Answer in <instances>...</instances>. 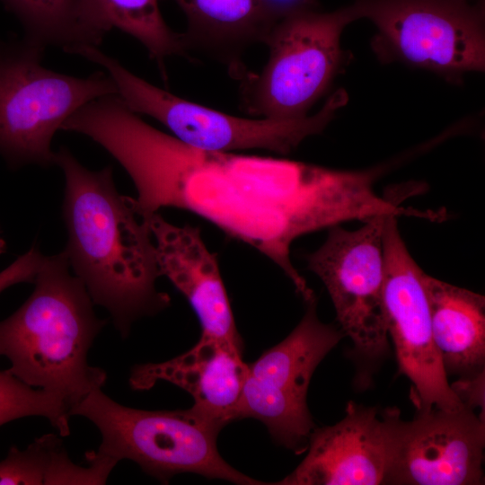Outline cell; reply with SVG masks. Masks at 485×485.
<instances>
[{
    "mask_svg": "<svg viewBox=\"0 0 485 485\" xmlns=\"http://www.w3.org/2000/svg\"><path fill=\"white\" fill-rule=\"evenodd\" d=\"M358 19L354 5L331 12L306 10L279 20L264 44L268 61L258 75H247L242 101L247 112L271 119L308 115L343 68L347 55L340 37Z\"/></svg>",
    "mask_w": 485,
    "mask_h": 485,
    "instance_id": "52a82bcc",
    "label": "cell"
},
{
    "mask_svg": "<svg viewBox=\"0 0 485 485\" xmlns=\"http://www.w3.org/2000/svg\"><path fill=\"white\" fill-rule=\"evenodd\" d=\"M101 15L116 28L139 41L165 75L164 61L172 56H186L188 48L181 33L165 22L159 0H95Z\"/></svg>",
    "mask_w": 485,
    "mask_h": 485,
    "instance_id": "ffe728a7",
    "label": "cell"
},
{
    "mask_svg": "<svg viewBox=\"0 0 485 485\" xmlns=\"http://www.w3.org/2000/svg\"><path fill=\"white\" fill-rule=\"evenodd\" d=\"M152 234L161 276L187 298L201 325V336L242 347L218 262L200 230L175 225L158 212L142 218Z\"/></svg>",
    "mask_w": 485,
    "mask_h": 485,
    "instance_id": "5bb4252c",
    "label": "cell"
},
{
    "mask_svg": "<svg viewBox=\"0 0 485 485\" xmlns=\"http://www.w3.org/2000/svg\"><path fill=\"white\" fill-rule=\"evenodd\" d=\"M387 216L368 218L352 231L331 226L321 247L306 257L307 268L329 292L341 331L367 359L388 349L383 251Z\"/></svg>",
    "mask_w": 485,
    "mask_h": 485,
    "instance_id": "30bf717a",
    "label": "cell"
},
{
    "mask_svg": "<svg viewBox=\"0 0 485 485\" xmlns=\"http://www.w3.org/2000/svg\"><path fill=\"white\" fill-rule=\"evenodd\" d=\"M422 284L433 340L446 374H459L468 379L484 374V296L425 272Z\"/></svg>",
    "mask_w": 485,
    "mask_h": 485,
    "instance_id": "e0dca14e",
    "label": "cell"
},
{
    "mask_svg": "<svg viewBox=\"0 0 485 485\" xmlns=\"http://www.w3.org/2000/svg\"><path fill=\"white\" fill-rule=\"evenodd\" d=\"M247 374L241 346L200 336L190 350L174 358L133 366L128 382L139 391L151 389L158 381L169 382L192 396L196 410L225 426L235 420Z\"/></svg>",
    "mask_w": 485,
    "mask_h": 485,
    "instance_id": "9a60e30c",
    "label": "cell"
},
{
    "mask_svg": "<svg viewBox=\"0 0 485 485\" xmlns=\"http://www.w3.org/2000/svg\"><path fill=\"white\" fill-rule=\"evenodd\" d=\"M358 19L371 21V47L381 62H401L460 82L485 66L481 0H356Z\"/></svg>",
    "mask_w": 485,
    "mask_h": 485,
    "instance_id": "ba28073f",
    "label": "cell"
},
{
    "mask_svg": "<svg viewBox=\"0 0 485 485\" xmlns=\"http://www.w3.org/2000/svg\"><path fill=\"white\" fill-rule=\"evenodd\" d=\"M55 165L65 177L64 251L70 268L126 338L137 320L171 304L156 287L161 273L151 231L118 192L111 166L90 170L66 146L56 151Z\"/></svg>",
    "mask_w": 485,
    "mask_h": 485,
    "instance_id": "7a4b0ae2",
    "label": "cell"
},
{
    "mask_svg": "<svg viewBox=\"0 0 485 485\" xmlns=\"http://www.w3.org/2000/svg\"><path fill=\"white\" fill-rule=\"evenodd\" d=\"M45 256L32 246L17 258L7 268L0 271V293L4 289L23 282H34Z\"/></svg>",
    "mask_w": 485,
    "mask_h": 485,
    "instance_id": "7402d4cb",
    "label": "cell"
},
{
    "mask_svg": "<svg viewBox=\"0 0 485 485\" xmlns=\"http://www.w3.org/2000/svg\"><path fill=\"white\" fill-rule=\"evenodd\" d=\"M92 421L101 435L90 453L117 464L130 460L162 483L183 472L235 484L260 485L228 464L216 439L223 425L193 407L188 410H146L124 406L101 389L89 393L69 411Z\"/></svg>",
    "mask_w": 485,
    "mask_h": 485,
    "instance_id": "277c9868",
    "label": "cell"
},
{
    "mask_svg": "<svg viewBox=\"0 0 485 485\" xmlns=\"http://www.w3.org/2000/svg\"><path fill=\"white\" fill-rule=\"evenodd\" d=\"M45 48L0 40V154L14 168L55 164L52 139L84 104L117 94L103 70L85 77L43 66Z\"/></svg>",
    "mask_w": 485,
    "mask_h": 485,
    "instance_id": "8992f818",
    "label": "cell"
},
{
    "mask_svg": "<svg viewBox=\"0 0 485 485\" xmlns=\"http://www.w3.org/2000/svg\"><path fill=\"white\" fill-rule=\"evenodd\" d=\"M400 419L397 409L381 416L375 408L350 401L340 421L313 428L302 463L272 484H387Z\"/></svg>",
    "mask_w": 485,
    "mask_h": 485,
    "instance_id": "4fadbf2b",
    "label": "cell"
},
{
    "mask_svg": "<svg viewBox=\"0 0 485 485\" xmlns=\"http://www.w3.org/2000/svg\"><path fill=\"white\" fill-rule=\"evenodd\" d=\"M267 6L279 21L288 15L306 11L318 9L316 0H264Z\"/></svg>",
    "mask_w": 485,
    "mask_h": 485,
    "instance_id": "603a6c76",
    "label": "cell"
},
{
    "mask_svg": "<svg viewBox=\"0 0 485 485\" xmlns=\"http://www.w3.org/2000/svg\"><path fill=\"white\" fill-rule=\"evenodd\" d=\"M32 416L47 419L60 436L70 434L69 409L59 397L26 384L6 369L0 370V426Z\"/></svg>",
    "mask_w": 485,
    "mask_h": 485,
    "instance_id": "44dd1931",
    "label": "cell"
},
{
    "mask_svg": "<svg viewBox=\"0 0 485 485\" xmlns=\"http://www.w3.org/2000/svg\"><path fill=\"white\" fill-rule=\"evenodd\" d=\"M77 55L98 65L111 77L117 95L132 111L156 119L183 143L206 151L264 149L288 154L308 137L322 133L348 101L341 89L313 115L293 119L240 118L153 85L99 47H84Z\"/></svg>",
    "mask_w": 485,
    "mask_h": 485,
    "instance_id": "5b68a950",
    "label": "cell"
},
{
    "mask_svg": "<svg viewBox=\"0 0 485 485\" xmlns=\"http://www.w3.org/2000/svg\"><path fill=\"white\" fill-rule=\"evenodd\" d=\"M3 249H4V242L0 240V252L3 251Z\"/></svg>",
    "mask_w": 485,
    "mask_h": 485,
    "instance_id": "cb8c5ba5",
    "label": "cell"
},
{
    "mask_svg": "<svg viewBox=\"0 0 485 485\" xmlns=\"http://www.w3.org/2000/svg\"><path fill=\"white\" fill-rule=\"evenodd\" d=\"M485 425L472 407L419 410L399 419L387 484H483Z\"/></svg>",
    "mask_w": 485,
    "mask_h": 485,
    "instance_id": "7c38bea8",
    "label": "cell"
},
{
    "mask_svg": "<svg viewBox=\"0 0 485 485\" xmlns=\"http://www.w3.org/2000/svg\"><path fill=\"white\" fill-rule=\"evenodd\" d=\"M111 156L135 185L137 197L127 198L138 217L162 207L201 216L272 260L305 304L316 297L291 261L295 239L343 222L402 212L398 201L374 189L383 167L336 170L283 158L206 151L143 119L120 131Z\"/></svg>",
    "mask_w": 485,
    "mask_h": 485,
    "instance_id": "6da1fadb",
    "label": "cell"
},
{
    "mask_svg": "<svg viewBox=\"0 0 485 485\" xmlns=\"http://www.w3.org/2000/svg\"><path fill=\"white\" fill-rule=\"evenodd\" d=\"M21 22L23 39L74 54L99 47L110 31L95 0H0Z\"/></svg>",
    "mask_w": 485,
    "mask_h": 485,
    "instance_id": "ac0fdd59",
    "label": "cell"
},
{
    "mask_svg": "<svg viewBox=\"0 0 485 485\" xmlns=\"http://www.w3.org/2000/svg\"><path fill=\"white\" fill-rule=\"evenodd\" d=\"M29 298L0 322V357L26 384L59 397L70 410L101 389L106 372L88 363L105 320L73 273L65 251L45 256Z\"/></svg>",
    "mask_w": 485,
    "mask_h": 485,
    "instance_id": "3957f363",
    "label": "cell"
},
{
    "mask_svg": "<svg viewBox=\"0 0 485 485\" xmlns=\"http://www.w3.org/2000/svg\"><path fill=\"white\" fill-rule=\"evenodd\" d=\"M87 461V467L74 463L62 439L46 434L24 450L10 448L0 462V484H105L115 465L98 459Z\"/></svg>",
    "mask_w": 485,
    "mask_h": 485,
    "instance_id": "d6986e66",
    "label": "cell"
},
{
    "mask_svg": "<svg viewBox=\"0 0 485 485\" xmlns=\"http://www.w3.org/2000/svg\"><path fill=\"white\" fill-rule=\"evenodd\" d=\"M185 14L188 50H203L244 75V49L263 43L278 22L264 0H173Z\"/></svg>",
    "mask_w": 485,
    "mask_h": 485,
    "instance_id": "2e32d148",
    "label": "cell"
},
{
    "mask_svg": "<svg viewBox=\"0 0 485 485\" xmlns=\"http://www.w3.org/2000/svg\"><path fill=\"white\" fill-rule=\"evenodd\" d=\"M316 302L306 304L301 322L286 339L248 364L235 411V419L261 421L277 444L296 454L307 450L315 428L306 401L312 375L344 337L341 330L319 320Z\"/></svg>",
    "mask_w": 485,
    "mask_h": 485,
    "instance_id": "9c48e42d",
    "label": "cell"
},
{
    "mask_svg": "<svg viewBox=\"0 0 485 485\" xmlns=\"http://www.w3.org/2000/svg\"><path fill=\"white\" fill-rule=\"evenodd\" d=\"M384 302L400 371L414 386L419 410H455L465 405L448 384L435 345L424 271L411 257L400 234L397 216H388L383 231Z\"/></svg>",
    "mask_w": 485,
    "mask_h": 485,
    "instance_id": "8fae6325",
    "label": "cell"
}]
</instances>
